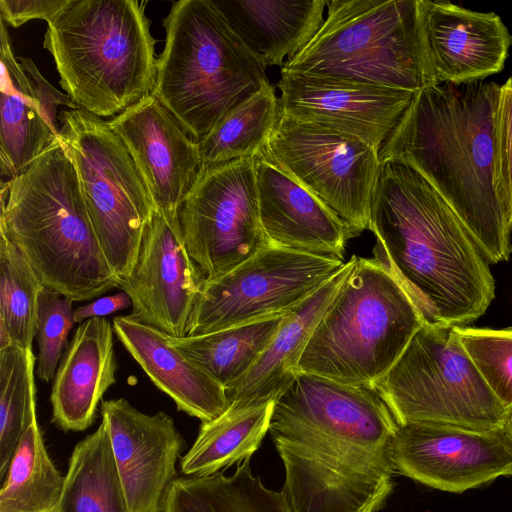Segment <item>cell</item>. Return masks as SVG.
<instances>
[{
    "label": "cell",
    "instance_id": "cell-37",
    "mask_svg": "<svg viewBox=\"0 0 512 512\" xmlns=\"http://www.w3.org/2000/svg\"><path fill=\"white\" fill-rule=\"evenodd\" d=\"M18 60L32 82L35 97L45 121L57 137L62 112L79 107L68 95L60 92L42 76L32 59L19 57Z\"/></svg>",
    "mask_w": 512,
    "mask_h": 512
},
{
    "label": "cell",
    "instance_id": "cell-40",
    "mask_svg": "<svg viewBox=\"0 0 512 512\" xmlns=\"http://www.w3.org/2000/svg\"><path fill=\"white\" fill-rule=\"evenodd\" d=\"M505 427H506V430L508 431V433H509V435H510V437L512 439V413H511V415H510V417L508 419V422H507Z\"/></svg>",
    "mask_w": 512,
    "mask_h": 512
},
{
    "label": "cell",
    "instance_id": "cell-14",
    "mask_svg": "<svg viewBox=\"0 0 512 512\" xmlns=\"http://www.w3.org/2000/svg\"><path fill=\"white\" fill-rule=\"evenodd\" d=\"M393 463L397 474L438 490L463 493L512 475V439L506 427L398 425Z\"/></svg>",
    "mask_w": 512,
    "mask_h": 512
},
{
    "label": "cell",
    "instance_id": "cell-28",
    "mask_svg": "<svg viewBox=\"0 0 512 512\" xmlns=\"http://www.w3.org/2000/svg\"><path fill=\"white\" fill-rule=\"evenodd\" d=\"M163 512H289L280 492L267 488L252 474L250 460L231 475L177 478Z\"/></svg>",
    "mask_w": 512,
    "mask_h": 512
},
{
    "label": "cell",
    "instance_id": "cell-35",
    "mask_svg": "<svg viewBox=\"0 0 512 512\" xmlns=\"http://www.w3.org/2000/svg\"><path fill=\"white\" fill-rule=\"evenodd\" d=\"M73 301L43 287L39 293L36 319L38 345L37 377L51 381L63 356L67 337L75 324Z\"/></svg>",
    "mask_w": 512,
    "mask_h": 512
},
{
    "label": "cell",
    "instance_id": "cell-8",
    "mask_svg": "<svg viewBox=\"0 0 512 512\" xmlns=\"http://www.w3.org/2000/svg\"><path fill=\"white\" fill-rule=\"evenodd\" d=\"M281 70L414 92L435 85L419 0H327L322 26Z\"/></svg>",
    "mask_w": 512,
    "mask_h": 512
},
{
    "label": "cell",
    "instance_id": "cell-7",
    "mask_svg": "<svg viewBox=\"0 0 512 512\" xmlns=\"http://www.w3.org/2000/svg\"><path fill=\"white\" fill-rule=\"evenodd\" d=\"M425 323L410 295L382 262L355 255L312 332L300 372L373 387Z\"/></svg>",
    "mask_w": 512,
    "mask_h": 512
},
{
    "label": "cell",
    "instance_id": "cell-21",
    "mask_svg": "<svg viewBox=\"0 0 512 512\" xmlns=\"http://www.w3.org/2000/svg\"><path fill=\"white\" fill-rule=\"evenodd\" d=\"M113 325L104 317L77 327L58 365L51 389L52 422L64 431H84L98 404L116 383Z\"/></svg>",
    "mask_w": 512,
    "mask_h": 512
},
{
    "label": "cell",
    "instance_id": "cell-17",
    "mask_svg": "<svg viewBox=\"0 0 512 512\" xmlns=\"http://www.w3.org/2000/svg\"><path fill=\"white\" fill-rule=\"evenodd\" d=\"M129 512H163L176 462L186 447L173 418L134 408L125 398L101 403Z\"/></svg>",
    "mask_w": 512,
    "mask_h": 512
},
{
    "label": "cell",
    "instance_id": "cell-29",
    "mask_svg": "<svg viewBox=\"0 0 512 512\" xmlns=\"http://www.w3.org/2000/svg\"><path fill=\"white\" fill-rule=\"evenodd\" d=\"M58 512H129L104 420L75 446Z\"/></svg>",
    "mask_w": 512,
    "mask_h": 512
},
{
    "label": "cell",
    "instance_id": "cell-23",
    "mask_svg": "<svg viewBox=\"0 0 512 512\" xmlns=\"http://www.w3.org/2000/svg\"><path fill=\"white\" fill-rule=\"evenodd\" d=\"M355 255L329 281L290 311L250 371L227 392L230 405L275 402L301 373L300 359L317 323L352 268Z\"/></svg>",
    "mask_w": 512,
    "mask_h": 512
},
{
    "label": "cell",
    "instance_id": "cell-16",
    "mask_svg": "<svg viewBox=\"0 0 512 512\" xmlns=\"http://www.w3.org/2000/svg\"><path fill=\"white\" fill-rule=\"evenodd\" d=\"M280 115L353 135L380 151L417 92L281 70Z\"/></svg>",
    "mask_w": 512,
    "mask_h": 512
},
{
    "label": "cell",
    "instance_id": "cell-19",
    "mask_svg": "<svg viewBox=\"0 0 512 512\" xmlns=\"http://www.w3.org/2000/svg\"><path fill=\"white\" fill-rule=\"evenodd\" d=\"M422 37L436 84L466 83L499 73L512 36L494 12H477L447 1L419 0Z\"/></svg>",
    "mask_w": 512,
    "mask_h": 512
},
{
    "label": "cell",
    "instance_id": "cell-22",
    "mask_svg": "<svg viewBox=\"0 0 512 512\" xmlns=\"http://www.w3.org/2000/svg\"><path fill=\"white\" fill-rule=\"evenodd\" d=\"M112 325L117 339L179 411L205 423L227 410L225 388L170 345L165 333L129 315L115 317Z\"/></svg>",
    "mask_w": 512,
    "mask_h": 512
},
{
    "label": "cell",
    "instance_id": "cell-10",
    "mask_svg": "<svg viewBox=\"0 0 512 512\" xmlns=\"http://www.w3.org/2000/svg\"><path fill=\"white\" fill-rule=\"evenodd\" d=\"M78 174L101 250L115 277L128 276L156 208L141 174L108 121L84 109L62 112L57 136Z\"/></svg>",
    "mask_w": 512,
    "mask_h": 512
},
{
    "label": "cell",
    "instance_id": "cell-38",
    "mask_svg": "<svg viewBox=\"0 0 512 512\" xmlns=\"http://www.w3.org/2000/svg\"><path fill=\"white\" fill-rule=\"evenodd\" d=\"M71 0H0L1 20L18 28L33 19L52 21Z\"/></svg>",
    "mask_w": 512,
    "mask_h": 512
},
{
    "label": "cell",
    "instance_id": "cell-39",
    "mask_svg": "<svg viewBox=\"0 0 512 512\" xmlns=\"http://www.w3.org/2000/svg\"><path fill=\"white\" fill-rule=\"evenodd\" d=\"M128 306H132V301L128 294L122 291L76 308L74 310V321L75 324H81L90 318L103 317L123 310Z\"/></svg>",
    "mask_w": 512,
    "mask_h": 512
},
{
    "label": "cell",
    "instance_id": "cell-9",
    "mask_svg": "<svg viewBox=\"0 0 512 512\" xmlns=\"http://www.w3.org/2000/svg\"><path fill=\"white\" fill-rule=\"evenodd\" d=\"M373 387L398 425L426 422L492 430L505 427L511 415L481 377L455 326L425 323Z\"/></svg>",
    "mask_w": 512,
    "mask_h": 512
},
{
    "label": "cell",
    "instance_id": "cell-1",
    "mask_svg": "<svg viewBox=\"0 0 512 512\" xmlns=\"http://www.w3.org/2000/svg\"><path fill=\"white\" fill-rule=\"evenodd\" d=\"M398 423L374 387L300 373L275 401L269 434L289 512H378L394 487Z\"/></svg>",
    "mask_w": 512,
    "mask_h": 512
},
{
    "label": "cell",
    "instance_id": "cell-6",
    "mask_svg": "<svg viewBox=\"0 0 512 512\" xmlns=\"http://www.w3.org/2000/svg\"><path fill=\"white\" fill-rule=\"evenodd\" d=\"M165 45L152 95L200 141L259 91L266 68L213 0H180L163 19Z\"/></svg>",
    "mask_w": 512,
    "mask_h": 512
},
{
    "label": "cell",
    "instance_id": "cell-20",
    "mask_svg": "<svg viewBox=\"0 0 512 512\" xmlns=\"http://www.w3.org/2000/svg\"><path fill=\"white\" fill-rule=\"evenodd\" d=\"M260 220L270 245L343 259L345 224L264 151L254 156Z\"/></svg>",
    "mask_w": 512,
    "mask_h": 512
},
{
    "label": "cell",
    "instance_id": "cell-15",
    "mask_svg": "<svg viewBox=\"0 0 512 512\" xmlns=\"http://www.w3.org/2000/svg\"><path fill=\"white\" fill-rule=\"evenodd\" d=\"M202 282L179 217L155 210L131 273L117 280L132 301L129 316L168 336L186 337Z\"/></svg>",
    "mask_w": 512,
    "mask_h": 512
},
{
    "label": "cell",
    "instance_id": "cell-5",
    "mask_svg": "<svg viewBox=\"0 0 512 512\" xmlns=\"http://www.w3.org/2000/svg\"><path fill=\"white\" fill-rule=\"evenodd\" d=\"M43 47L67 95L100 118L152 94L158 58L143 2L71 0L48 23Z\"/></svg>",
    "mask_w": 512,
    "mask_h": 512
},
{
    "label": "cell",
    "instance_id": "cell-3",
    "mask_svg": "<svg viewBox=\"0 0 512 512\" xmlns=\"http://www.w3.org/2000/svg\"><path fill=\"white\" fill-rule=\"evenodd\" d=\"M501 85L483 80L418 91L379 151L420 172L446 199L491 263L512 251L511 220L495 189Z\"/></svg>",
    "mask_w": 512,
    "mask_h": 512
},
{
    "label": "cell",
    "instance_id": "cell-26",
    "mask_svg": "<svg viewBox=\"0 0 512 512\" xmlns=\"http://www.w3.org/2000/svg\"><path fill=\"white\" fill-rule=\"evenodd\" d=\"M274 405H229L223 414L202 423L194 444L181 458L183 474L209 476L250 460L269 430Z\"/></svg>",
    "mask_w": 512,
    "mask_h": 512
},
{
    "label": "cell",
    "instance_id": "cell-27",
    "mask_svg": "<svg viewBox=\"0 0 512 512\" xmlns=\"http://www.w3.org/2000/svg\"><path fill=\"white\" fill-rule=\"evenodd\" d=\"M287 314L198 336L177 338L167 335V340L228 391L258 361Z\"/></svg>",
    "mask_w": 512,
    "mask_h": 512
},
{
    "label": "cell",
    "instance_id": "cell-25",
    "mask_svg": "<svg viewBox=\"0 0 512 512\" xmlns=\"http://www.w3.org/2000/svg\"><path fill=\"white\" fill-rule=\"evenodd\" d=\"M0 169L17 177L56 139L40 110L32 82L15 56L8 27L0 20Z\"/></svg>",
    "mask_w": 512,
    "mask_h": 512
},
{
    "label": "cell",
    "instance_id": "cell-2",
    "mask_svg": "<svg viewBox=\"0 0 512 512\" xmlns=\"http://www.w3.org/2000/svg\"><path fill=\"white\" fill-rule=\"evenodd\" d=\"M374 258L410 295L426 323L464 326L482 316L495 281L460 217L415 168L381 163L369 211Z\"/></svg>",
    "mask_w": 512,
    "mask_h": 512
},
{
    "label": "cell",
    "instance_id": "cell-34",
    "mask_svg": "<svg viewBox=\"0 0 512 512\" xmlns=\"http://www.w3.org/2000/svg\"><path fill=\"white\" fill-rule=\"evenodd\" d=\"M455 330L491 392L505 410L512 413V327L455 326Z\"/></svg>",
    "mask_w": 512,
    "mask_h": 512
},
{
    "label": "cell",
    "instance_id": "cell-4",
    "mask_svg": "<svg viewBox=\"0 0 512 512\" xmlns=\"http://www.w3.org/2000/svg\"><path fill=\"white\" fill-rule=\"evenodd\" d=\"M0 232L20 250L44 287L73 302L117 287L78 174L58 137L24 172L2 181Z\"/></svg>",
    "mask_w": 512,
    "mask_h": 512
},
{
    "label": "cell",
    "instance_id": "cell-30",
    "mask_svg": "<svg viewBox=\"0 0 512 512\" xmlns=\"http://www.w3.org/2000/svg\"><path fill=\"white\" fill-rule=\"evenodd\" d=\"M0 490V512H58L65 477L50 459L37 417L23 433Z\"/></svg>",
    "mask_w": 512,
    "mask_h": 512
},
{
    "label": "cell",
    "instance_id": "cell-36",
    "mask_svg": "<svg viewBox=\"0 0 512 512\" xmlns=\"http://www.w3.org/2000/svg\"><path fill=\"white\" fill-rule=\"evenodd\" d=\"M495 189L512 224V77L501 85L497 106Z\"/></svg>",
    "mask_w": 512,
    "mask_h": 512
},
{
    "label": "cell",
    "instance_id": "cell-32",
    "mask_svg": "<svg viewBox=\"0 0 512 512\" xmlns=\"http://www.w3.org/2000/svg\"><path fill=\"white\" fill-rule=\"evenodd\" d=\"M43 287L20 250L0 232V348L32 349Z\"/></svg>",
    "mask_w": 512,
    "mask_h": 512
},
{
    "label": "cell",
    "instance_id": "cell-24",
    "mask_svg": "<svg viewBox=\"0 0 512 512\" xmlns=\"http://www.w3.org/2000/svg\"><path fill=\"white\" fill-rule=\"evenodd\" d=\"M214 4L265 67L284 65L317 33L327 0H228Z\"/></svg>",
    "mask_w": 512,
    "mask_h": 512
},
{
    "label": "cell",
    "instance_id": "cell-13",
    "mask_svg": "<svg viewBox=\"0 0 512 512\" xmlns=\"http://www.w3.org/2000/svg\"><path fill=\"white\" fill-rule=\"evenodd\" d=\"M179 219L186 248L203 280L216 279L267 248L254 157L203 166Z\"/></svg>",
    "mask_w": 512,
    "mask_h": 512
},
{
    "label": "cell",
    "instance_id": "cell-12",
    "mask_svg": "<svg viewBox=\"0 0 512 512\" xmlns=\"http://www.w3.org/2000/svg\"><path fill=\"white\" fill-rule=\"evenodd\" d=\"M345 263L269 245L226 274L203 280L187 336L289 313Z\"/></svg>",
    "mask_w": 512,
    "mask_h": 512
},
{
    "label": "cell",
    "instance_id": "cell-31",
    "mask_svg": "<svg viewBox=\"0 0 512 512\" xmlns=\"http://www.w3.org/2000/svg\"><path fill=\"white\" fill-rule=\"evenodd\" d=\"M279 117V100L274 87L268 82L199 141L203 166L262 153Z\"/></svg>",
    "mask_w": 512,
    "mask_h": 512
},
{
    "label": "cell",
    "instance_id": "cell-11",
    "mask_svg": "<svg viewBox=\"0 0 512 512\" xmlns=\"http://www.w3.org/2000/svg\"><path fill=\"white\" fill-rule=\"evenodd\" d=\"M264 153L319 198L350 238L369 229L379 150L353 135L280 115Z\"/></svg>",
    "mask_w": 512,
    "mask_h": 512
},
{
    "label": "cell",
    "instance_id": "cell-33",
    "mask_svg": "<svg viewBox=\"0 0 512 512\" xmlns=\"http://www.w3.org/2000/svg\"><path fill=\"white\" fill-rule=\"evenodd\" d=\"M35 356L17 345L0 348V479L7 474L16 447L36 416Z\"/></svg>",
    "mask_w": 512,
    "mask_h": 512
},
{
    "label": "cell",
    "instance_id": "cell-18",
    "mask_svg": "<svg viewBox=\"0 0 512 512\" xmlns=\"http://www.w3.org/2000/svg\"><path fill=\"white\" fill-rule=\"evenodd\" d=\"M108 122L132 156L156 210L179 217L203 167L199 142L152 94Z\"/></svg>",
    "mask_w": 512,
    "mask_h": 512
}]
</instances>
